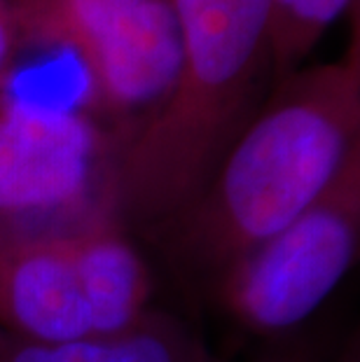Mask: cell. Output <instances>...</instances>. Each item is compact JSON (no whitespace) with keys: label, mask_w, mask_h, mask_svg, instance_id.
Wrapping results in <instances>:
<instances>
[{"label":"cell","mask_w":360,"mask_h":362,"mask_svg":"<svg viewBox=\"0 0 360 362\" xmlns=\"http://www.w3.org/2000/svg\"><path fill=\"white\" fill-rule=\"evenodd\" d=\"M360 152V47L274 82L204 189L164 225L173 255L213 279L277 234Z\"/></svg>","instance_id":"cell-1"},{"label":"cell","mask_w":360,"mask_h":362,"mask_svg":"<svg viewBox=\"0 0 360 362\" xmlns=\"http://www.w3.org/2000/svg\"><path fill=\"white\" fill-rule=\"evenodd\" d=\"M180 71L171 94L122 143L117 218L164 227L204 189L272 89L269 0H171Z\"/></svg>","instance_id":"cell-2"},{"label":"cell","mask_w":360,"mask_h":362,"mask_svg":"<svg viewBox=\"0 0 360 362\" xmlns=\"http://www.w3.org/2000/svg\"><path fill=\"white\" fill-rule=\"evenodd\" d=\"M120 148L89 112L14 94L0 82V236L64 234L117 218Z\"/></svg>","instance_id":"cell-3"},{"label":"cell","mask_w":360,"mask_h":362,"mask_svg":"<svg viewBox=\"0 0 360 362\" xmlns=\"http://www.w3.org/2000/svg\"><path fill=\"white\" fill-rule=\"evenodd\" d=\"M360 252V152L309 208L216 276L218 299L262 337L297 332L337 290Z\"/></svg>","instance_id":"cell-4"},{"label":"cell","mask_w":360,"mask_h":362,"mask_svg":"<svg viewBox=\"0 0 360 362\" xmlns=\"http://www.w3.org/2000/svg\"><path fill=\"white\" fill-rule=\"evenodd\" d=\"M14 24L21 47L73 54L87 73L91 105L117 122L143 112L148 119L178 78L171 0H14Z\"/></svg>","instance_id":"cell-5"},{"label":"cell","mask_w":360,"mask_h":362,"mask_svg":"<svg viewBox=\"0 0 360 362\" xmlns=\"http://www.w3.org/2000/svg\"><path fill=\"white\" fill-rule=\"evenodd\" d=\"M0 329L33 344L91 334L64 234L0 236Z\"/></svg>","instance_id":"cell-6"},{"label":"cell","mask_w":360,"mask_h":362,"mask_svg":"<svg viewBox=\"0 0 360 362\" xmlns=\"http://www.w3.org/2000/svg\"><path fill=\"white\" fill-rule=\"evenodd\" d=\"M64 241L89 311L91 334L124 329L150 311L155 290L150 267L120 218L84 222L64 232Z\"/></svg>","instance_id":"cell-7"},{"label":"cell","mask_w":360,"mask_h":362,"mask_svg":"<svg viewBox=\"0 0 360 362\" xmlns=\"http://www.w3.org/2000/svg\"><path fill=\"white\" fill-rule=\"evenodd\" d=\"M0 362H218L202 334L166 311L150 309L124 329L59 344L21 341L0 329Z\"/></svg>","instance_id":"cell-8"},{"label":"cell","mask_w":360,"mask_h":362,"mask_svg":"<svg viewBox=\"0 0 360 362\" xmlns=\"http://www.w3.org/2000/svg\"><path fill=\"white\" fill-rule=\"evenodd\" d=\"M354 0H269L272 80L295 73Z\"/></svg>","instance_id":"cell-9"},{"label":"cell","mask_w":360,"mask_h":362,"mask_svg":"<svg viewBox=\"0 0 360 362\" xmlns=\"http://www.w3.org/2000/svg\"><path fill=\"white\" fill-rule=\"evenodd\" d=\"M281 341L269 346L250 362H330L332 344L316 332H293L279 337Z\"/></svg>","instance_id":"cell-10"},{"label":"cell","mask_w":360,"mask_h":362,"mask_svg":"<svg viewBox=\"0 0 360 362\" xmlns=\"http://www.w3.org/2000/svg\"><path fill=\"white\" fill-rule=\"evenodd\" d=\"M19 49L21 42L14 24V0H0V82L10 73Z\"/></svg>","instance_id":"cell-11"},{"label":"cell","mask_w":360,"mask_h":362,"mask_svg":"<svg viewBox=\"0 0 360 362\" xmlns=\"http://www.w3.org/2000/svg\"><path fill=\"white\" fill-rule=\"evenodd\" d=\"M330 362H360V339L358 329L351 332V337L339 346V351L335 353Z\"/></svg>","instance_id":"cell-12"}]
</instances>
